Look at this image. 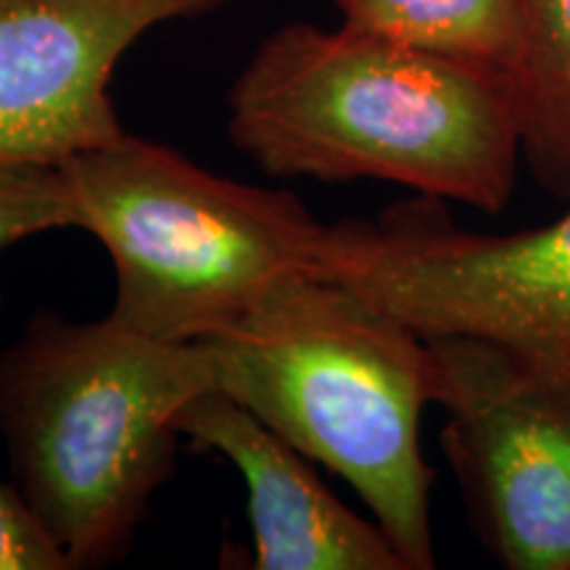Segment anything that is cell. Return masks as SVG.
Segmentation results:
<instances>
[{"label": "cell", "mask_w": 570, "mask_h": 570, "mask_svg": "<svg viewBox=\"0 0 570 570\" xmlns=\"http://www.w3.org/2000/svg\"><path fill=\"white\" fill-rule=\"evenodd\" d=\"M233 0H0V161L61 167L125 132L109 96L135 40Z\"/></svg>", "instance_id": "7"}, {"label": "cell", "mask_w": 570, "mask_h": 570, "mask_svg": "<svg viewBox=\"0 0 570 570\" xmlns=\"http://www.w3.org/2000/svg\"><path fill=\"white\" fill-rule=\"evenodd\" d=\"M0 570H71L13 483H0Z\"/></svg>", "instance_id": "12"}, {"label": "cell", "mask_w": 570, "mask_h": 570, "mask_svg": "<svg viewBox=\"0 0 570 570\" xmlns=\"http://www.w3.org/2000/svg\"><path fill=\"white\" fill-rule=\"evenodd\" d=\"M0 304H3V296H0Z\"/></svg>", "instance_id": "13"}, {"label": "cell", "mask_w": 570, "mask_h": 570, "mask_svg": "<svg viewBox=\"0 0 570 570\" xmlns=\"http://www.w3.org/2000/svg\"><path fill=\"white\" fill-rule=\"evenodd\" d=\"M217 389L204 341L114 320L32 312L0 348V436L11 479L71 570L122 562L177 465L175 420Z\"/></svg>", "instance_id": "2"}, {"label": "cell", "mask_w": 570, "mask_h": 570, "mask_svg": "<svg viewBox=\"0 0 570 570\" xmlns=\"http://www.w3.org/2000/svg\"><path fill=\"white\" fill-rule=\"evenodd\" d=\"M59 227H77L61 167L0 161V248Z\"/></svg>", "instance_id": "11"}, {"label": "cell", "mask_w": 570, "mask_h": 570, "mask_svg": "<svg viewBox=\"0 0 570 570\" xmlns=\"http://www.w3.org/2000/svg\"><path fill=\"white\" fill-rule=\"evenodd\" d=\"M317 265L420 336L502 348L570 404V209L497 235L465 230L441 198L417 196L325 225Z\"/></svg>", "instance_id": "5"}, {"label": "cell", "mask_w": 570, "mask_h": 570, "mask_svg": "<svg viewBox=\"0 0 570 570\" xmlns=\"http://www.w3.org/2000/svg\"><path fill=\"white\" fill-rule=\"evenodd\" d=\"M217 389L360 494L407 570L436 568L420 420L436 362L415 327L331 277L281 285L206 338Z\"/></svg>", "instance_id": "3"}, {"label": "cell", "mask_w": 570, "mask_h": 570, "mask_svg": "<svg viewBox=\"0 0 570 570\" xmlns=\"http://www.w3.org/2000/svg\"><path fill=\"white\" fill-rule=\"evenodd\" d=\"M446 460L470 525L508 570H570V404L475 338H428Z\"/></svg>", "instance_id": "6"}, {"label": "cell", "mask_w": 570, "mask_h": 570, "mask_svg": "<svg viewBox=\"0 0 570 570\" xmlns=\"http://www.w3.org/2000/svg\"><path fill=\"white\" fill-rule=\"evenodd\" d=\"M227 135L273 177L396 183L491 214L523 154L508 69L304 21L256 46L227 96Z\"/></svg>", "instance_id": "1"}, {"label": "cell", "mask_w": 570, "mask_h": 570, "mask_svg": "<svg viewBox=\"0 0 570 570\" xmlns=\"http://www.w3.org/2000/svg\"><path fill=\"white\" fill-rule=\"evenodd\" d=\"M508 75L525 159L544 188L570 202V0H518Z\"/></svg>", "instance_id": "9"}, {"label": "cell", "mask_w": 570, "mask_h": 570, "mask_svg": "<svg viewBox=\"0 0 570 570\" xmlns=\"http://www.w3.org/2000/svg\"><path fill=\"white\" fill-rule=\"evenodd\" d=\"M61 173L77 227L109 252L114 302L106 317L140 336L214 338L281 285L323 277L325 223L288 190L214 175L130 132L71 156Z\"/></svg>", "instance_id": "4"}, {"label": "cell", "mask_w": 570, "mask_h": 570, "mask_svg": "<svg viewBox=\"0 0 570 570\" xmlns=\"http://www.w3.org/2000/svg\"><path fill=\"white\" fill-rule=\"evenodd\" d=\"M198 452H217L248 489L252 570H407L381 525L354 515L296 446L225 391L190 399L175 420Z\"/></svg>", "instance_id": "8"}, {"label": "cell", "mask_w": 570, "mask_h": 570, "mask_svg": "<svg viewBox=\"0 0 570 570\" xmlns=\"http://www.w3.org/2000/svg\"><path fill=\"white\" fill-rule=\"evenodd\" d=\"M346 27L510 69L518 0H336Z\"/></svg>", "instance_id": "10"}]
</instances>
